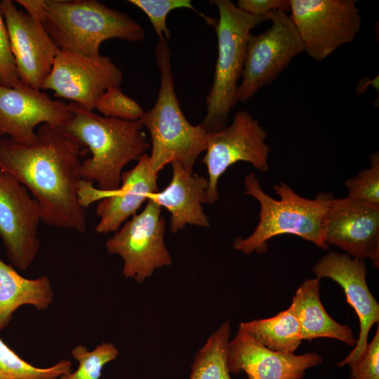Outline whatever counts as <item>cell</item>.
<instances>
[{
  "label": "cell",
  "mask_w": 379,
  "mask_h": 379,
  "mask_svg": "<svg viewBox=\"0 0 379 379\" xmlns=\"http://www.w3.org/2000/svg\"><path fill=\"white\" fill-rule=\"evenodd\" d=\"M20 83L8 32L0 9V86L13 88Z\"/></svg>",
  "instance_id": "f1b7e54d"
},
{
  "label": "cell",
  "mask_w": 379,
  "mask_h": 379,
  "mask_svg": "<svg viewBox=\"0 0 379 379\" xmlns=\"http://www.w3.org/2000/svg\"><path fill=\"white\" fill-rule=\"evenodd\" d=\"M40 209L27 189L0 170V239L11 265L27 270L40 248Z\"/></svg>",
  "instance_id": "7c38bea8"
},
{
  "label": "cell",
  "mask_w": 379,
  "mask_h": 379,
  "mask_svg": "<svg viewBox=\"0 0 379 379\" xmlns=\"http://www.w3.org/2000/svg\"><path fill=\"white\" fill-rule=\"evenodd\" d=\"M267 138L266 130L245 110L237 112L232 123L220 131L207 133L206 154L201 159L208 175L204 204L219 199V179L233 164L245 161L261 172L269 170Z\"/></svg>",
  "instance_id": "9c48e42d"
},
{
  "label": "cell",
  "mask_w": 379,
  "mask_h": 379,
  "mask_svg": "<svg viewBox=\"0 0 379 379\" xmlns=\"http://www.w3.org/2000/svg\"><path fill=\"white\" fill-rule=\"evenodd\" d=\"M123 77L122 70L107 56L58 49L42 89L93 111L97 100L108 88L120 86Z\"/></svg>",
  "instance_id": "8fae6325"
},
{
  "label": "cell",
  "mask_w": 379,
  "mask_h": 379,
  "mask_svg": "<svg viewBox=\"0 0 379 379\" xmlns=\"http://www.w3.org/2000/svg\"><path fill=\"white\" fill-rule=\"evenodd\" d=\"M169 184L151 197L171 213V231L175 233L187 225L208 227V216L204 211L208 179L187 171L178 162H173Z\"/></svg>",
  "instance_id": "d6986e66"
},
{
  "label": "cell",
  "mask_w": 379,
  "mask_h": 379,
  "mask_svg": "<svg viewBox=\"0 0 379 379\" xmlns=\"http://www.w3.org/2000/svg\"><path fill=\"white\" fill-rule=\"evenodd\" d=\"M370 167L347 178L345 186L347 197L373 206H379V154H369Z\"/></svg>",
  "instance_id": "4316f807"
},
{
  "label": "cell",
  "mask_w": 379,
  "mask_h": 379,
  "mask_svg": "<svg viewBox=\"0 0 379 379\" xmlns=\"http://www.w3.org/2000/svg\"><path fill=\"white\" fill-rule=\"evenodd\" d=\"M68 104L55 100L23 83L15 87L0 86V138L30 144L36 138L35 128L46 124L62 128L71 119Z\"/></svg>",
  "instance_id": "4fadbf2b"
},
{
  "label": "cell",
  "mask_w": 379,
  "mask_h": 379,
  "mask_svg": "<svg viewBox=\"0 0 379 379\" xmlns=\"http://www.w3.org/2000/svg\"><path fill=\"white\" fill-rule=\"evenodd\" d=\"M239 328L265 347L283 353H294L302 340L290 307L270 318L241 322Z\"/></svg>",
  "instance_id": "7402d4cb"
},
{
  "label": "cell",
  "mask_w": 379,
  "mask_h": 379,
  "mask_svg": "<svg viewBox=\"0 0 379 379\" xmlns=\"http://www.w3.org/2000/svg\"><path fill=\"white\" fill-rule=\"evenodd\" d=\"M157 178L158 173L150 166L149 155L144 154L134 168L122 173L119 188L100 200L96 208L100 220L95 232L100 234L117 232L145 201L159 192Z\"/></svg>",
  "instance_id": "ac0fdd59"
},
{
  "label": "cell",
  "mask_w": 379,
  "mask_h": 379,
  "mask_svg": "<svg viewBox=\"0 0 379 379\" xmlns=\"http://www.w3.org/2000/svg\"><path fill=\"white\" fill-rule=\"evenodd\" d=\"M72 362L62 359L55 364L36 367L22 359L0 338V379H58L72 371Z\"/></svg>",
  "instance_id": "cb8c5ba5"
},
{
  "label": "cell",
  "mask_w": 379,
  "mask_h": 379,
  "mask_svg": "<svg viewBox=\"0 0 379 379\" xmlns=\"http://www.w3.org/2000/svg\"><path fill=\"white\" fill-rule=\"evenodd\" d=\"M68 106L72 117L60 129L91 153L81 161V179L95 182L102 192L116 191L124 166L138 160L150 147L142 123L98 115L72 102Z\"/></svg>",
  "instance_id": "7a4b0ae2"
},
{
  "label": "cell",
  "mask_w": 379,
  "mask_h": 379,
  "mask_svg": "<svg viewBox=\"0 0 379 379\" xmlns=\"http://www.w3.org/2000/svg\"><path fill=\"white\" fill-rule=\"evenodd\" d=\"M227 360L230 373L244 371L248 379H302L322 358L315 352L295 354L270 350L239 328L230 340Z\"/></svg>",
  "instance_id": "e0dca14e"
},
{
  "label": "cell",
  "mask_w": 379,
  "mask_h": 379,
  "mask_svg": "<svg viewBox=\"0 0 379 379\" xmlns=\"http://www.w3.org/2000/svg\"><path fill=\"white\" fill-rule=\"evenodd\" d=\"M104 117L126 121L140 120L145 111L133 99L125 95L119 86L108 88L95 105Z\"/></svg>",
  "instance_id": "83f0119b"
},
{
  "label": "cell",
  "mask_w": 379,
  "mask_h": 379,
  "mask_svg": "<svg viewBox=\"0 0 379 379\" xmlns=\"http://www.w3.org/2000/svg\"><path fill=\"white\" fill-rule=\"evenodd\" d=\"M351 379H379V328L358 360L351 366Z\"/></svg>",
  "instance_id": "f546056e"
},
{
  "label": "cell",
  "mask_w": 379,
  "mask_h": 379,
  "mask_svg": "<svg viewBox=\"0 0 379 379\" xmlns=\"http://www.w3.org/2000/svg\"><path fill=\"white\" fill-rule=\"evenodd\" d=\"M131 4L142 11L148 17L159 39H171V32L166 24L168 13L175 9L187 8L197 12L206 22L215 26L217 20L211 18L199 12L190 0H128Z\"/></svg>",
  "instance_id": "484cf974"
},
{
  "label": "cell",
  "mask_w": 379,
  "mask_h": 379,
  "mask_svg": "<svg viewBox=\"0 0 379 379\" xmlns=\"http://www.w3.org/2000/svg\"><path fill=\"white\" fill-rule=\"evenodd\" d=\"M15 2L20 5L31 18L43 23L45 15L44 0H17Z\"/></svg>",
  "instance_id": "1f68e13d"
},
{
  "label": "cell",
  "mask_w": 379,
  "mask_h": 379,
  "mask_svg": "<svg viewBox=\"0 0 379 379\" xmlns=\"http://www.w3.org/2000/svg\"><path fill=\"white\" fill-rule=\"evenodd\" d=\"M244 187L245 194L260 204V220L251 235L234 239L232 246L236 251L247 255L265 253L267 241L281 234L298 236L324 250L328 249L324 239L323 221L333 197L331 193H319L314 199H306L281 182L273 187L279 197L274 199L264 192L253 172L246 175Z\"/></svg>",
  "instance_id": "3957f363"
},
{
  "label": "cell",
  "mask_w": 379,
  "mask_h": 379,
  "mask_svg": "<svg viewBox=\"0 0 379 379\" xmlns=\"http://www.w3.org/2000/svg\"><path fill=\"white\" fill-rule=\"evenodd\" d=\"M289 15L304 46L315 61L354 41L362 20L355 0H288Z\"/></svg>",
  "instance_id": "52a82bcc"
},
{
  "label": "cell",
  "mask_w": 379,
  "mask_h": 379,
  "mask_svg": "<svg viewBox=\"0 0 379 379\" xmlns=\"http://www.w3.org/2000/svg\"><path fill=\"white\" fill-rule=\"evenodd\" d=\"M155 58L160 74L159 90L154 105L140 119L151 136L149 164L157 173L173 162L192 172L197 158L206 150L207 132L200 124H191L182 111L175 91L171 50L166 39H159Z\"/></svg>",
  "instance_id": "277c9868"
},
{
  "label": "cell",
  "mask_w": 379,
  "mask_h": 379,
  "mask_svg": "<svg viewBox=\"0 0 379 379\" xmlns=\"http://www.w3.org/2000/svg\"><path fill=\"white\" fill-rule=\"evenodd\" d=\"M164 232L161 207L150 197L142 211L125 222L107 241L105 247L109 254L123 259V276L141 283L156 269L172 263Z\"/></svg>",
  "instance_id": "30bf717a"
},
{
  "label": "cell",
  "mask_w": 379,
  "mask_h": 379,
  "mask_svg": "<svg viewBox=\"0 0 379 379\" xmlns=\"http://www.w3.org/2000/svg\"><path fill=\"white\" fill-rule=\"evenodd\" d=\"M325 241L379 267V206L349 197L331 199L323 221Z\"/></svg>",
  "instance_id": "5bb4252c"
},
{
  "label": "cell",
  "mask_w": 379,
  "mask_h": 379,
  "mask_svg": "<svg viewBox=\"0 0 379 379\" xmlns=\"http://www.w3.org/2000/svg\"><path fill=\"white\" fill-rule=\"evenodd\" d=\"M53 298L54 292L46 275L34 279L25 278L0 258V330L10 324L20 307L28 305L45 310Z\"/></svg>",
  "instance_id": "44dd1931"
},
{
  "label": "cell",
  "mask_w": 379,
  "mask_h": 379,
  "mask_svg": "<svg viewBox=\"0 0 379 379\" xmlns=\"http://www.w3.org/2000/svg\"><path fill=\"white\" fill-rule=\"evenodd\" d=\"M235 4L244 12L258 16L267 17L274 11H290L288 0H239Z\"/></svg>",
  "instance_id": "4dcf8cb0"
},
{
  "label": "cell",
  "mask_w": 379,
  "mask_h": 379,
  "mask_svg": "<svg viewBox=\"0 0 379 379\" xmlns=\"http://www.w3.org/2000/svg\"><path fill=\"white\" fill-rule=\"evenodd\" d=\"M44 8L43 26L59 50L98 57L106 40L138 42L145 37L128 13L96 0H44Z\"/></svg>",
  "instance_id": "5b68a950"
},
{
  "label": "cell",
  "mask_w": 379,
  "mask_h": 379,
  "mask_svg": "<svg viewBox=\"0 0 379 379\" xmlns=\"http://www.w3.org/2000/svg\"><path fill=\"white\" fill-rule=\"evenodd\" d=\"M316 278H329L343 289L346 300L358 316L360 331L357 343L350 354L337 366H351L364 353L368 345V333L379 321V304L366 282V266L364 260L347 253L331 251L312 267Z\"/></svg>",
  "instance_id": "2e32d148"
},
{
  "label": "cell",
  "mask_w": 379,
  "mask_h": 379,
  "mask_svg": "<svg viewBox=\"0 0 379 379\" xmlns=\"http://www.w3.org/2000/svg\"><path fill=\"white\" fill-rule=\"evenodd\" d=\"M72 355L79 362L78 368L62 375L59 379H100L104 366L117 359L119 350L112 343H102L92 351L79 345L72 350Z\"/></svg>",
  "instance_id": "d4e9b609"
},
{
  "label": "cell",
  "mask_w": 379,
  "mask_h": 379,
  "mask_svg": "<svg viewBox=\"0 0 379 379\" xmlns=\"http://www.w3.org/2000/svg\"><path fill=\"white\" fill-rule=\"evenodd\" d=\"M267 18L271 26L261 34H251L248 39L238 102L248 101L272 83L295 57L304 52L300 36L286 12L274 11Z\"/></svg>",
  "instance_id": "ba28073f"
},
{
  "label": "cell",
  "mask_w": 379,
  "mask_h": 379,
  "mask_svg": "<svg viewBox=\"0 0 379 379\" xmlns=\"http://www.w3.org/2000/svg\"><path fill=\"white\" fill-rule=\"evenodd\" d=\"M230 333L227 320L195 354L189 379H232L227 360Z\"/></svg>",
  "instance_id": "603a6c76"
},
{
  "label": "cell",
  "mask_w": 379,
  "mask_h": 379,
  "mask_svg": "<svg viewBox=\"0 0 379 379\" xmlns=\"http://www.w3.org/2000/svg\"><path fill=\"white\" fill-rule=\"evenodd\" d=\"M219 18L215 26L218 58L213 84L206 98V114L200 125L207 133L220 131L228 124L229 114L238 102L239 81L241 78L246 45L251 30L267 20L248 14L230 0L211 1Z\"/></svg>",
  "instance_id": "8992f818"
},
{
  "label": "cell",
  "mask_w": 379,
  "mask_h": 379,
  "mask_svg": "<svg viewBox=\"0 0 379 379\" xmlns=\"http://www.w3.org/2000/svg\"><path fill=\"white\" fill-rule=\"evenodd\" d=\"M20 81L37 90L49 74L58 51L43 24L18 8L11 0L0 1Z\"/></svg>",
  "instance_id": "9a60e30c"
},
{
  "label": "cell",
  "mask_w": 379,
  "mask_h": 379,
  "mask_svg": "<svg viewBox=\"0 0 379 379\" xmlns=\"http://www.w3.org/2000/svg\"><path fill=\"white\" fill-rule=\"evenodd\" d=\"M373 86V88L378 92V75L374 77L373 79H370L368 77H364L357 86L356 93L360 95L364 93L366 91L368 86Z\"/></svg>",
  "instance_id": "d6a6232c"
},
{
  "label": "cell",
  "mask_w": 379,
  "mask_h": 379,
  "mask_svg": "<svg viewBox=\"0 0 379 379\" xmlns=\"http://www.w3.org/2000/svg\"><path fill=\"white\" fill-rule=\"evenodd\" d=\"M319 280L317 278L305 280L296 291L290 306L299 323L302 339L330 338L354 346L357 339L350 327L335 321L322 305Z\"/></svg>",
  "instance_id": "ffe728a7"
},
{
  "label": "cell",
  "mask_w": 379,
  "mask_h": 379,
  "mask_svg": "<svg viewBox=\"0 0 379 379\" xmlns=\"http://www.w3.org/2000/svg\"><path fill=\"white\" fill-rule=\"evenodd\" d=\"M85 152L62 130L44 124L30 144L0 138V170L31 193L39 204L41 222L82 233L86 215L79 199V168Z\"/></svg>",
  "instance_id": "6da1fadb"
}]
</instances>
